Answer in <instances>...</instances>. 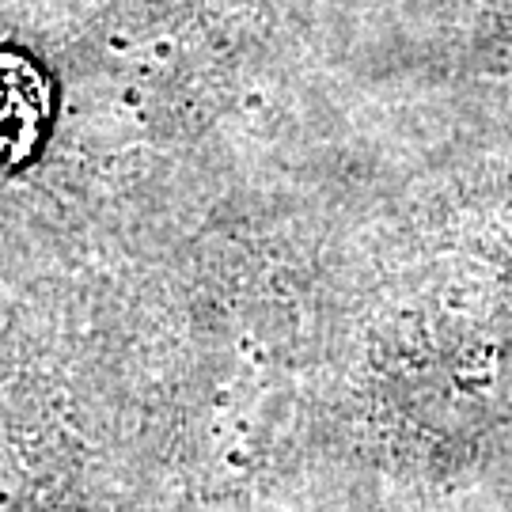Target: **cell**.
<instances>
[{
    "label": "cell",
    "instance_id": "1",
    "mask_svg": "<svg viewBox=\"0 0 512 512\" xmlns=\"http://www.w3.org/2000/svg\"><path fill=\"white\" fill-rule=\"evenodd\" d=\"M27 490H31L27 459L0 433V512H19V505L27 501Z\"/></svg>",
    "mask_w": 512,
    "mask_h": 512
}]
</instances>
